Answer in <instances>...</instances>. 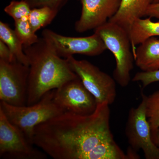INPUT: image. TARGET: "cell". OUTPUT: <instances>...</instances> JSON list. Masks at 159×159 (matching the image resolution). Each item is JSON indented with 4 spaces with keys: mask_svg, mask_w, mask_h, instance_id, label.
Returning a JSON list of instances; mask_svg holds the SVG:
<instances>
[{
    "mask_svg": "<svg viewBox=\"0 0 159 159\" xmlns=\"http://www.w3.org/2000/svg\"><path fill=\"white\" fill-rule=\"evenodd\" d=\"M110 112L104 102L89 116L64 113L35 127L33 145L54 159H128L114 140Z\"/></svg>",
    "mask_w": 159,
    "mask_h": 159,
    "instance_id": "obj_1",
    "label": "cell"
},
{
    "mask_svg": "<svg viewBox=\"0 0 159 159\" xmlns=\"http://www.w3.org/2000/svg\"><path fill=\"white\" fill-rule=\"evenodd\" d=\"M24 51L29 61L27 106L35 104L49 91L78 77L67 60L59 57L43 37L32 45L24 47Z\"/></svg>",
    "mask_w": 159,
    "mask_h": 159,
    "instance_id": "obj_2",
    "label": "cell"
},
{
    "mask_svg": "<svg viewBox=\"0 0 159 159\" xmlns=\"http://www.w3.org/2000/svg\"><path fill=\"white\" fill-rule=\"evenodd\" d=\"M54 90L49 91L35 104L16 106L0 101V110L11 124L33 145L34 129L41 123L64 113L54 102Z\"/></svg>",
    "mask_w": 159,
    "mask_h": 159,
    "instance_id": "obj_3",
    "label": "cell"
},
{
    "mask_svg": "<svg viewBox=\"0 0 159 159\" xmlns=\"http://www.w3.org/2000/svg\"><path fill=\"white\" fill-rule=\"evenodd\" d=\"M94 33L101 38L115 57L114 79L120 86L126 87L130 82L131 72L135 62L129 34L121 26L110 21L95 29Z\"/></svg>",
    "mask_w": 159,
    "mask_h": 159,
    "instance_id": "obj_4",
    "label": "cell"
},
{
    "mask_svg": "<svg viewBox=\"0 0 159 159\" xmlns=\"http://www.w3.org/2000/svg\"><path fill=\"white\" fill-rule=\"evenodd\" d=\"M70 67L86 89L95 97L97 104H112L116 97V85L113 77L101 71L88 61L74 56L67 58Z\"/></svg>",
    "mask_w": 159,
    "mask_h": 159,
    "instance_id": "obj_5",
    "label": "cell"
},
{
    "mask_svg": "<svg viewBox=\"0 0 159 159\" xmlns=\"http://www.w3.org/2000/svg\"><path fill=\"white\" fill-rule=\"evenodd\" d=\"M29 66L17 60L0 59V100L16 106L27 105Z\"/></svg>",
    "mask_w": 159,
    "mask_h": 159,
    "instance_id": "obj_6",
    "label": "cell"
},
{
    "mask_svg": "<svg viewBox=\"0 0 159 159\" xmlns=\"http://www.w3.org/2000/svg\"><path fill=\"white\" fill-rule=\"evenodd\" d=\"M137 107L129 111L125 133L129 146L137 152L142 150L146 159H159V147L153 143L151 129L146 114V95Z\"/></svg>",
    "mask_w": 159,
    "mask_h": 159,
    "instance_id": "obj_7",
    "label": "cell"
},
{
    "mask_svg": "<svg viewBox=\"0 0 159 159\" xmlns=\"http://www.w3.org/2000/svg\"><path fill=\"white\" fill-rule=\"evenodd\" d=\"M42 34L56 54L65 59L74 54L98 56L107 50L101 38L95 33L86 37H70L46 29Z\"/></svg>",
    "mask_w": 159,
    "mask_h": 159,
    "instance_id": "obj_8",
    "label": "cell"
},
{
    "mask_svg": "<svg viewBox=\"0 0 159 159\" xmlns=\"http://www.w3.org/2000/svg\"><path fill=\"white\" fill-rule=\"evenodd\" d=\"M54 102L64 113L89 116L97 108V102L79 77L69 80L54 89Z\"/></svg>",
    "mask_w": 159,
    "mask_h": 159,
    "instance_id": "obj_9",
    "label": "cell"
},
{
    "mask_svg": "<svg viewBox=\"0 0 159 159\" xmlns=\"http://www.w3.org/2000/svg\"><path fill=\"white\" fill-rule=\"evenodd\" d=\"M0 110V157L4 159H44L45 154L33 147Z\"/></svg>",
    "mask_w": 159,
    "mask_h": 159,
    "instance_id": "obj_10",
    "label": "cell"
},
{
    "mask_svg": "<svg viewBox=\"0 0 159 159\" xmlns=\"http://www.w3.org/2000/svg\"><path fill=\"white\" fill-rule=\"evenodd\" d=\"M82 6L75 29L79 33L95 30L107 22L120 8L121 0H79Z\"/></svg>",
    "mask_w": 159,
    "mask_h": 159,
    "instance_id": "obj_11",
    "label": "cell"
},
{
    "mask_svg": "<svg viewBox=\"0 0 159 159\" xmlns=\"http://www.w3.org/2000/svg\"><path fill=\"white\" fill-rule=\"evenodd\" d=\"M154 0H121V5L116 14L108 21L121 26L129 34L136 20L146 16L149 7Z\"/></svg>",
    "mask_w": 159,
    "mask_h": 159,
    "instance_id": "obj_12",
    "label": "cell"
},
{
    "mask_svg": "<svg viewBox=\"0 0 159 159\" xmlns=\"http://www.w3.org/2000/svg\"><path fill=\"white\" fill-rule=\"evenodd\" d=\"M135 64L143 71L159 70V39L152 37L139 45L134 53Z\"/></svg>",
    "mask_w": 159,
    "mask_h": 159,
    "instance_id": "obj_13",
    "label": "cell"
},
{
    "mask_svg": "<svg viewBox=\"0 0 159 159\" xmlns=\"http://www.w3.org/2000/svg\"><path fill=\"white\" fill-rule=\"evenodd\" d=\"M151 18H139L134 21L130 32L131 44L133 54L136 46L152 37L159 36V22H154Z\"/></svg>",
    "mask_w": 159,
    "mask_h": 159,
    "instance_id": "obj_14",
    "label": "cell"
},
{
    "mask_svg": "<svg viewBox=\"0 0 159 159\" xmlns=\"http://www.w3.org/2000/svg\"><path fill=\"white\" fill-rule=\"evenodd\" d=\"M0 40L8 46L13 57L23 64L29 66L28 57L20 40L7 23L0 22Z\"/></svg>",
    "mask_w": 159,
    "mask_h": 159,
    "instance_id": "obj_15",
    "label": "cell"
},
{
    "mask_svg": "<svg viewBox=\"0 0 159 159\" xmlns=\"http://www.w3.org/2000/svg\"><path fill=\"white\" fill-rule=\"evenodd\" d=\"M58 12L50 7H39L31 9L29 16V21L35 32L41 28L45 27L56 17Z\"/></svg>",
    "mask_w": 159,
    "mask_h": 159,
    "instance_id": "obj_16",
    "label": "cell"
},
{
    "mask_svg": "<svg viewBox=\"0 0 159 159\" xmlns=\"http://www.w3.org/2000/svg\"><path fill=\"white\" fill-rule=\"evenodd\" d=\"M14 30L22 43L23 47L32 45L39 40V38L29 23V17L15 21Z\"/></svg>",
    "mask_w": 159,
    "mask_h": 159,
    "instance_id": "obj_17",
    "label": "cell"
},
{
    "mask_svg": "<svg viewBox=\"0 0 159 159\" xmlns=\"http://www.w3.org/2000/svg\"><path fill=\"white\" fill-rule=\"evenodd\" d=\"M146 114L151 130L159 127V90L146 96Z\"/></svg>",
    "mask_w": 159,
    "mask_h": 159,
    "instance_id": "obj_18",
    "label": "cell"
},
{
    "mask_svg": "<svg viewBox=\"0 0 159 159\" xmlns=\"http://www.w3.org/2000/svg\"><path fill=\"white\" fill-rule=\"evenodd\" d=\"M31 9L29 4L24 0H13L5 7L4 11L16 21L29 17Z\"/></svg>",
    "mask_w": 159,
    "mask_h": 159,
    "instance_id": "obj_19",
    "label": "cell"
},
{
    "mask_svg": "<svg viewBox=\"0 0 159 159\" xmlns=\"http://www.w3.org/2000/svg\"><path fill=\"white\" fill-rule=\"evenodd\" d=\"M132 81L141 82L143 88H145L153 83L159 82V70L138 72L134 76Z\"/></svg>",
    "mask_w": 159,
    "mask_h": 159,
    "instance_id": "obj_20",
    "label": "cell"
},
{
    "mask_svg": "<svg viewBox=\"0 0 159 159\" xmlns=\"http://www.w3.org/2000/svg\"><path fill=\"white\" fill-rule=\"evenodd\" d=\"M29 4L31 9L39 7H50L59 12L68 0H24Z\"/></svg>",
    "mask_w": 159,
    "mask_h": 159,
    "instance_id": "obj_21",
    "label": "cell"
},
{
    "mask_svg": "<svg viewBox=\"0 0 159 159\" xmlns=\"http://www.w3.org/2000/svg\"><path fill=\"white\" fill-rule=\"evenodd\" d=\"M0 59L6 61L17 60L12 56L8 46L1 40H0Z\"/></svg>",
    "mask_w": 159,
    "mask_h": 159,
    "instance_id": "obj_22",
    "label": "cell"
},
{
    "mask_svg": "<svg viewBox=\"0 0 159 159\" xmlns=\"http://www.w3.org/2000/svg\"><path fill=\"white\" fill-rule=\"evenodd\" d=\"M146 16L159 19V3L152 4L147 10Z\"/></svg>",
    "mask_w": 159,
    "mask_h": 159,
    "instance_id": "obj_23",
    "label": "cell"
},
{
    "mask_svg": "<svg viewBox=\"0 0 159 159\" xmlns=\"http://www.w3.org/2000/svg\"><path fill=\"white\" fill-rule=\"evenodd\" d=\"M151 138L153 143L159 147V127L156 129L151 130Z\"/></svg>",
    "mask_w": 159,
    "mask_h": 159,
    "instance_id": "obj_24",
    "label": "cell"
},
{
    "mask_svg": "<svg viewBox=\"0 0 159 159\" xmlns=\"http://www.w3.org/2000/svg\"><path fill=\"white\" fill-rule=\"evenodd\" d=\"M137 152L134 150L131 147L129 146L127 151L126 155L128 157V159H140V157L137 154Z\"/></svg>",
    "mask_w": 159,
    "mask_h": 159,
    "instance_id": "obj_25",
    "label": "cell"
},
{
    "mask_svg": "<svg viewBox=\"0 0 159 159\" xmlns=\"http://www.w3.org/2000/svg\"><path fill=\"white\" fill-rule=\"evenodd\" d=\"M159 3V0H154L153 4Z\"/></svg>",
    "mask_w": 159,
    "mask_h": 159,
    "instance_id": "obj_26",
    "label": "cell"
}]
</instances>
